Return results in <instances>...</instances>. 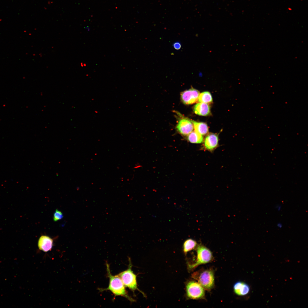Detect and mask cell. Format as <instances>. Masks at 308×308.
<instances>
[{"mask_svg":"<svg viewBox=\"0 0 308 308\" xmlns=\"http://www.w3.org/2000/svg\"><path fill=\"white\" fill-rule=\"evenodd\" d=\"M107 276L109 279V284L107 288H98L100 292L109 291L114 295L115 297L117 296L123 297L131 302L135 301V300L130 296L125 289L120 278L117 275H112L110 269V265L107 262H106Z\"/></svg>","mask_w":308,"mask_h":308,"instance_id":"1","label":"cell"},{"mask_svg":"<svg viewBox=\"0 0 308 308\" xmlns=\"http://www.w3.org/2000/svg\"><path fill=\"white\" fill-rule=\"evenodd\" d=\"M192 277L196 280L205 290L210 291L214 286V273L212 269L196 271L192 274Z\"/></svg>","mask_w":308,"mask_h":308,"instance_id":"2","label":"cell"},{"mask_svg":"<svg viewBox=\"0 0 308 308\" xmlns=\"http://www.w3.org/2000/svg\"><path fill=\"white\" fill-rule=\"evenodd\" d=\"M128 261L129 264L127 269L117 275L120 278L125 287L131 290L134 294L135 291L137 290L144 295V293L138 288L137 275L132 270V265L130 258H128Z\"/></svg>","mask_w":308,"mask_h":308,"instance_id":"3","label":"cell"},{"mask_svg":"<svg viewBox=\"0 0 308 308\" xmlns=\"http://www.w3.org/2000/svg\"><path fill=\"white\" fill-rule=\"evenodd\" d=\"M196 250L197 257L196 261L192 264H188V267L189 270H193L200 265L209 263L213 259V256L211 251L204 245L201 244L197 245Z\"/></svg>","mask_w":308,"mask_h":308,"instance_id":"4","label":"cell"},{"mask_svg":"<svg viewBox=\"0 0 308 308\" xmlns=\"http://www.w3.org/2000/svg\"><path fill=\"white\" fill-rule=\"evenodd\" d=\"M187 297L190 299H199L205 298V292L204 288L197 282L190 281L186 286Z\"/></svg>","mask_w":308,"mask_h":308,"instance_id":"5","label":"cell"},{"mask_svg":"<svg viewBox=\"0 0 308 308\" xmlns=\"http://www.w3.org/2000/svg\"><path fill=\"white\" fill-rule=\"evenodd\" d=\"M199 94V91L192 88L181 92V100L184 104H192L198 100Z\"/></svg>","mask_w":308,"mask_h":308,"instance_id":"6","label":"cell"},{"mask_svg":"<svg viewBox=\"0 0 308 308\" xmlns=\"http://www.w3.org/2000/svg\"><path fill=\"white\" fill-rule=\"evenodd\" d=\"M176 128L181 134L187 135L193 131L194 125L191 120L187 118H183L179 121Z\"/></svg>","mask_w":308,"mask_h":308,"instance_id":"7","label":"cell"},{"mask_svg":"<svg viewBox=\"0 0 308 308\" xmlns=\"http://www.w3.org/2000/svg\"><path fill=\"white\" fill-rule=\"evenodd\" d=\"M218 137L214 133H210L205 138L203 148L210 152L214 151L218 146Z\"/></svg>","mask_w":308,"mask_h":308,"instance_id":"8","label":"cell"},{"mask_svg":"<svg viewBox=\"0 0 308 308\" xmlns=\"http://www.w3.org/2000/svg\"><path fill=\"white\" fill-rule=\"evenodd\" d=\"M53 245V239L46 235L41 236L39 239L38 246L39 249L44 252L51 250Z\"/></svg>","mask_w":308,"mask_h":308,"instance_id":"9","label":"cell"},{"mask_svg":"<svg viewBox=\"0 0 308 308\" xmlns=\"http://www.w3.org/2000/svg\"><path fill=\"white\" fill-rule=\"evenodd\" d=\"M233 289L236 295L238 296H244L249 293L250 288L249 286L246 283L239 281L234 284Z\"/></svg>","mask_w":308,"mask_h":308,"instance_id":"10","label":"cell"},{"mask_svg":"<svg viewBox=\"0 0 308 308\" xmlns=\"http://www.w3.org/2000/svg\"><path fill=\"white\" fill-rule=\"evenodd\" d=\"M193 110L196 114L199 116H206L210 113V109L208 104L201 103L195 105L193 107Z\"/></svg>","mask_w":308,"mask_h":308,"instance_id":"11","label":"cell"},{"mask_svg":"<svg viewBox=\"0 0 308 308\" xmlns=\"http://www.w3.org/2000/svg\"><path fill=\"white\" fill-rule=\"evenodd\" d=\"M193 123L194 131L203 135L207 134L208 132V128L206 123L204 122H197L191 120Z\"/></svg>","mask_w":308,"mask_h":308,"instance_id":"12","label":"cell"},{"mask_svg":"<svg viewBox=\"0 0 308 308\" xmlns=\"http://www.w3.org/2000/svg\"><path fill=\"white\" fill-rule=\"evenodd\" d=\"M197 246V243L195 240L191 238L187 239L183 243V252L185 254H186L189 252L196 248Z\"/></svg>","mask_w":308,"mask_h":308,"instance_id":"13","label":"cell"},{"mask_svg":"<svg viewBox=\"0 0 308 308\" xmlns=\"http://www.w3.org/2000/svg\"><path fill=\"white\" fill-rule=\"evenodd\" d=\"M187 139L189 142L194 143H200L203 141L202 135L195 131H192L188 135Z\"/></svg>","mask_w":308,"mask_h":308,"instance_id":"14","label":"cell"},{"mask_svg":"<svg viewBox=\"0 0 308 308\" xmlns=\"http://www.w3.org/2000/svg\"><path fill=\"white\" fill-rule=\"evenodd\" d=\"M199 102L205 103H210L212 101V98L210 93L208 92H204L199 94L198 98Z\"/></svg>","mask_w":308,"mask_h":308,"instance_id":"15","label":"cell"},{"mask_svg":"<svg viewBox=\"0 0 308 308\" xmlns=\"http://www.w3.org/2000/svg\"><path fill=\"white\" fill-rule=\"evenodd\" d=\"M63 217L62 212L57 209L56 210L53 216V220L55 222L61 220Z\"/></svg>","mask_w":308,"mask_h":308,"instance_id":"16","label":"cell"},{"mask_svg":"<svg viewBox=\"0 0 308 308\" xmlns=\"http://www.w3.org/2000/svg\"><path fill=\"white\" fill-rule=\"evenodd\" d=\"M173 48L176 50H179L181 47V44L179 42H176L173 44Z\"/></svg>","mask_w":308,"mask_h":308,"instance_id":"17","label":"cell"},{"mask_svg":"<svg viewBox=\"0 0 308 308\" xmlns=\"http://www.w3.org/2000/svg\"><path fill=\"white\" fill-rule=\"evenodd\" d=\"M275 208L277 209L279 211L281 208V206L280 205H277L276 206Z\"/></svg>","mask_w":308,"mask_h":308,"instance_id":"18","label":"cell"},{"mask_svg":"<svg viewBox=\"0 0 308 308\" xmlns=\"http://www.w3.org/2000/svg\"><path fill=\"white\" fill-rule=\"evenodd\" d=\"M277 227H278L279 228H281L282 226V224L281 223H279V222L277 224Z\"/></svg>","mask_w":308,"mask_h":308,"instance_id":"19","label":"cell"}]
</instances>
